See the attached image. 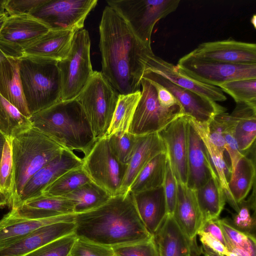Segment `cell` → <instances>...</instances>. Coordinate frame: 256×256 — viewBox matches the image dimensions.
Returning a JSON list of instances; mask_svg holds the SVG:
<instances>
[{"label": "cell", "mask_w": 256, "mask_h": 256, "mask_svg": "<svg viewBox=\"0 0 256 256\" xmlns=\"http://www.w3.org/2000/svg\"><path fill=\"white\" fill-rule=\"evenodd\" d=\"M172 216L188 238L196 239L204 220L198 206L196 190L178 182L176 199Z\"/></svg>", "instance_id": "cell-25"}, {"label": "cell", "mask_w": 256, "mask_h": 256, "mask_svg": "<svg viewBox=\"0 0 256 256\" xmlns=\"http://www.w3.org/2000/svg\"><path fill=\"white\" fill-rule=\"evenodd\" d=\"M12 141L6 140L0 162V191L11 196L12 183Z\"/></svg>", "instance_id": "cell-45"}, {"label": "cell", "mask_w": 256, "mask_h": 256, "mask_svg": "<svg viewBox=\"0 0 256 256\" xmlns=\"http://www.w3.org/2000/svg\"><path fill=\"white\" fill-rule=\"evenodd\" d=\"M31 127L28 118L0 94V132L12 140L14 137Z\"/></svg>", "instance_id": "cell-36"}, {"label": "cell", "mask_w": 256, "mask_h": 256, "mask_svg": "<svg viewBox=\"0 0 256 256\" xmlns=\"http://www.w3.org/2000/svg\"><path fill=\"white\" fill-rule=\"evenodd\" d=\"M114 256H116V255L115 254Z\"/></svg>", "instance_id": "cell-61"}, {"label": "cell", "mask_w": 256, "mask_h": 256, "mask_svg": "<svg viewBox=\"0 0 256 256\" xmlns=\"http://www.w3.org/2000/svg\"><path fill=\"white\" fill-rule=\"evenodd\" d=\"M90 40L86 29L75 32L68 57L58 63L62 82V100L75 99L92 76Z\"/></svg>", "instance_id": "cell-8"}, {"label": "cell", "mask_w": 256, "mask_h": 256, "mask_svg": "<svg viewBox=\"0 0 256 256\" xmlns=\"http://www.w3.org/2000/svg\"><path fill=\"white\" fill-rule=\"evenodd\" d=\"M187 134L186 186L193 190H196L212 178L216 177L208 158L205 145L188 116Z\"/></svg>", "instance_id": "cell-18"}, {"label": "cell", "mask_w": 256, "mask_h": 256, "mask_svg": "<svg viewBox=\"0 0 256 256\" xmlns=\"http://www.w3.org/2000/svg\"><path fill=\"white\" fill-rule=\"evenodd\" d=\"M8 16L6 12L0 14V32Z\"/></svg>", "instance_id": "cell-56"}, {"label": "cell", "mask_w": 256, "mask_h": 256, "mask_svg": "<svg viewBox=\"0 0 256 256\" xmlns=\"http://www.w3.org/2000/svg\"><path fill=\"white\" fill-rule=\"evenodd\" d=\"M5 0H0V14L5 13L4 4Z\"/></svg>", "instance_id": "cell-57"}, {"label": "cell", "mask_w": 256, "mask_h": 256, "mask_svg": "<svg viewBox=\"0 0 256 256\" xmlns=\"http://www.w3.org/2000/svg\"><path fill=\"white\" fill-rule=\"evenodd\" d=\"M154 237L158 256H199L202 254V248L198 246L196 239L188 237L172 215H167Z\"/></svg>", "instance_id": "cell-20"}, {"label": "cell", "mask_w": 256, "mask_h": 256, "mask_svg": "<svg viewBox=\"0 0 256 256\" xmlns=\"http://www.w3.org/2000/svg\"><path fill=\"white\" fill-rule=\"evenodd\" d=\"M238 204V212L232 214V218H226V220L238 230L256 236V206L252 205L244 200Z\"/></svg>", "instance_id": "cell-40"}, {"label": "cell", "mask_w": 256, "mask_h": 256, "mask_svg": "<svg viewBox=\"0 0 256 256\" xmlns=\"http://www.w3.org/2000/svg\"><path fill=\"white\" fill-rule=\"evenodd\" d=\"M190 118L205 145L210 164L216 178L223 190L226 202L228 203L236 212H238L239 210L238 204L233 198L228 186V174L230 177L231 173L230 168L225 162L224 154L218 150L209 139L207 130L208 124L202 125Z\"/></svg>", "instance_id": "cell-30"}, {"label": "cell", "mask_w": 256, "mask_h": 256, "mask_svg": "<svg viewBox=\"0 0 256 256\" xmlns=\"http://www.w3.org/2000/svg\"><path fill=\"white\" fill-rule=\"evenodd\" d=\"M32 127L65 149L80 152L86 156L95 140L90 124L75 98L60 100L28 118Z\"/></svg>", "instance_id": "cell-3"}, {"label": "cell", "mask_w": 256, "mask_h": 256, "mask_svg": "<svg viewBox=\"0 0 256 256\" xmlns=\"http://www.w3.org/2000/svg\"><path fill=\"white\" fill-rule=\"evenodd\" d=\"M158 74L174 84L192 91L214 102L226 100L222 90L218 87L208 85L194 80L178 72L175 66L154 54L150 56L145 69Z\"/></svg>", "instance_id": "cell-21"}, {"label": "cell", "mask_w": 256, "mask_h": 256, "mask_svg": "<svg viewBox=\"0 0 256 256\" xmlns=\"http://www.w3.org/2000/svg\"><path fill=\"white\" fill-rule=\"evenodd\" d=\"M82 166L90 180L111 196L119 194L128 166L120 163L113 154L106 136L96 141L83 158Z\"/></svg>", "instance_id": "cell-10"}, {"label": "cell", "mask_w": 256, "mask_h": 256, "mask_svg": "<svg viewBox=\"0 0 256 256\" xmlns=\"http://www.w3.org/2000/svg\"><path fill=\"white\" fill-rule=\"evenodd\" d=\"M47 0H5L4 8L8 16L30 14Z\"/></svg>", "instance_id": "cell-48"}, {"label": "cell", "mask_w": 256, "mask_h": 256, "mask_svg": "<svg viewBox=\"0 0 256 256\" xmlns=\"http://www.w3.org/2000/svg\"><path fill=\"white\" fill-rule=\"evenodd\" d=\"M185 256H192L190 254H188L186 255Z\"/></svg>", "instance_id": "cell-60"}, {"label": "cell", "mask_w": 256, "mask_h": 256, "mask_svg": "<svg viewBox=\"0 0 256 256\" xmlns=\"http://www.w3.org/2000/svg\"><path fill=\"white\" fill-rule=\"evenodd\" d=\"M50 30L30 14L8 16L0 32V50L6 57L20 58L28 46Z\"/></svg>", "instance_id": "cell-13"}, {"label": "cell", "mask_w": 256, "mask_h": 256, "mask_svg": "<svg viewBox=\"0 0 256 256\" xmlns=\"http://www.w3.org/2000/svg\"><path fill=\"white\" fill-rule=\"evenodd\" d=\"M188 116H179L158 132L166 147L171 168L178 183L186 184L188 177Z\"/></svg>", "instance_id": "cell-17"}, {"label": "cell", "mask_w": 256, "mask_h": 256, "mask_svg": "<svg viewBox=\"0 0 256 256\" xmlns=\"http://www.w3.org/2000/svg\"><path fill=\"white\" fill-rule=\"evenodd\" d=\"M74 222L42 226L0 249V256H24L55 240L74 233Z\"/></svg>", "instance_id": "cell-19"}, {"label": "cell", "mask_w": 256, "mask_h": 256, "mask_svg": "<svg viewBox=\"0 0 256 256\" xmlns=\"http://www.w3.org/2000/svg\"><path fill=\"white\" fill-rule=\"evenodd\" d=\"M7 139V138L0 132V162L2 157L4 145Z\"/></svg>", "instance_id": "cell-55"}, {"label": "cell", "mask_w": 256, "mask_h": 256, "mask_svg": "<svg viewBox=\"0 0 256 256\" xmlns=\"http://www.w3.org/2000/svg\"><path fill=\"white\" fill-rule=\"evenodd\" d=\"M132 194L142 223L154 236L168 214L163 186Z\"/></svg>", "instance_id": "cell-23"}, {"label": "cell", "mask_w": 256, "mask_h": 256, "mask_svg": "<svg viewBox=\"0 0 256 256\" xmlns=\"http://www.w3.org/2000/svg\"><path fill=\"white\" fill-rule=\"evenodd\" d=\"M175 69L198 82L217 87L230 80L256 78V64L223 63L194 58L188 54L178 60Z\"/></svg>", "instance_id": "cell-11"}, {"label": "cell", "mask_w": 256, "mask_h": 256, "mask_svg": "<svg viewBox=\"0 0 256 256\" xmlns=\"http://www.w3.org/2000/svg\"><path fill=\"white\" fill-rule=\"evenodd\" d=\"M162 186L166 202L168 214L172 215L176 199L178 182L172 172L168 156Z\"/></svg>", "instance_id": "cell-47"}, {"label": "cell", "mask_w": 256, "mask_h": 256, "mask_svg": "<svg viewBox=\"0 0 256 256\" xmlns=\"http://www.w3.org/2000/svg\"><path fill=\"white\" fill-rule=\"evenodd\" d=\"M141 96L128 132L137 136L158 132L180 116L184 115L180 105L166 108L159 102L156 90L148 80L142 78Z\"/></svg>", "instance_id": "cell-9"}, {"label": "cell", "mask_w": 256, "mask_h": 256, "mask_svg": "<svg viewBox=\"0 0 256 256\" xmlns=\"http://www.w3.org/2000/svg\"><path fill=\"white\" fill-rule=\"evenodd\" d=\"M112 248L77 238L70 256H114Z\"/></svg>", "instance_id": "cell-46"}, {"label": "cell", "mask_w": 256, "mask_h": 256, "mask_svg": "<svg viewBox=\"0 0 256 256\" xmlns=\"http://www.w3.org/2000/svg\"><path fill=\"white\" fill-rule=\"evenodd\" d=\"M74 203V214L94 210L112 197L106 190L92 181L86 182L64 196Z\"/></svg>", "instance_id": "cell-34"}, {"label": "cell", "mask_w": 256, "mask_h": 256, "mask_svg": "<svg viewBox=\"0 0 256 256\" xmlns=\"http://www.w3.org/2000/svg\"><path fill=\"white\" fill-rule=\"evenodd\" d=\"M224 236L234 246L256 255V236L244 234L234 228L226 218L217 219Z\"/></svg>", "instance_id": "cell-42"}, {"label": "cell", "mask_w": 256, "mask_h": 256, "mask_svg": "<svg viewBox=\"0 0 256 256\" xmlns=\"http://www.w3.org/2000/svg\"><path fill=\"white\" fill-rule=\"evenodd\" d=\"M11 141L13 172L10 206L12 208L27 181L65 148L32 126Z\"/></svg>", "instance_id": "cell-4"}, {"label": "cell", "mask_w": 256, "mask_h": 256, "mask_svg": "<svg viewBox=\"0 0 256 256\" xmlns=\"http://www.w3.org/2000/svg\"><path fill=\"white\" fill-rule=\"evenodd\" d=\"M74 203L64 196L41 194L24 202L7 214L25 219L38 220L74 214Z\"/></svg>", "instance_id": "cell-22"}, {"label": "cell", "mask_w": 256, "mask_h": 256, "mask_svg": "<svg viewBox=\"0 0 256 256\" xmlns=\"http://www.w3.org/2000/svg\"><path fill=\"white\" fill-rule=\"evenodd\" d=\"M19 58L7 57L0 64V94L26 117L30 116L23 94Z\"/></svg>", "instance_id": "cell-28"}, {"label": "cell", "mask_w": 256, "mask_h": 256, "mask_svg": "<svg viewBox=\"0 0 256 256\" xmlns=\"http://www.w3.org/2000/svg\"><path fill=\"white\" fill-rule=\"evenodd\" d=\"M142 78L158 83L166 88L178 102L184 114L202 125H208L216 116L226 110V108L216 102L179 86L148 70H144Z\"/></svg>", "instance_id": "cell-14"}, {"label": "cell", "mask_w": 256, "mask_h": 256, "mask_svg": "<svg viewBox=\"0 0 256 256\" xmlns=\"http://www.w3.org/2000/svg\"><path fill=\"white\" fill-rule=\"evenodd\" d=\"M218 116L222 124L225 150L230 160V171L232 174L238 162L245 155L238 148L234 136V123L230 114L224 112Z\"/></svg>", "instance_id": "cell-41"}, {"label": "cell", "mask_w": 256, "mask_h": 256, "mask_svg": "<svg viewBox=\"0 0 256 256\" xmlns=\"http://www.w3.org/2000/svg\"><path fill=\"white\" fill-rule=\"evenodd\" d=\"M199 231L204 232L210 234L226 246L224 234L217 222V219L205 221L204 222Z\"/></svg>", "instance_id": "cell-52"}, {"label": "cell", "mask_w": 256, "mask_h": 256, "mask_svg": "<svg viewBox=\"0 0 256 256\" xmlns=\"http://www.w3.org/2000/svg\"><path fill=\"white\" fill-rule=\"evenodd\" d=\"M163 152H166V147L158 132L138 136L119 194L128 192L130 186L142 168L155 156Z\"/></svg>", "instance_id": "cell-24"}, {"label": "cell", "mask_w": 256, "mask_h": 256, "mask_svg": "<svg viewBox=\"0 0 256 256\" xmlns=\"http://www.w3.org/2000/svg\"><path fill=\"white\" fill-rule=\"evenodd\" d=\"M90 181L92 180L82 166L64 173L48 186L42 194L62 196Z\"/></svg>", "instance_id": "cell-37"}, {"label": "cell", "mask_w": 256, "mask_h": 256, "mask_svg": "<svg viewBox=\"0 0 256 256\" xmlns=\"http://www.w3.org/2000/svg\"><path fill=\"white\" fill-rule=\"evenodd\" d=\"M102 72L122 94L140 90V81L152 49L134 34L123 18L106 6L99 26Z\"/></svg>", "instance_id": "cell-1"}, {"label": "cell", "mask_w": 256, "mask_h": 256, "mask_svg": "<svg viewBox=\"0 0 256 256\" xmlns=\"http://www.w3.org/2000/svg\"><path fill=\"white\" fill-rule=\"evenodd\" d=\"M230 115L234 123V136L238 148L246 156L255 142L256 104L236 102Z\"/></svg>", "instance_id": "cell-29"}, {"label": "cell", "mask_w": 256, "mask_h": 256, "mask_svg": "<svg viewBox=\"0 0 256 256\" xmlns=\"http://www.w3.org/2000/svg\"><path fill=\"white\" fill-rule=\"evenodd\" d=\"M75 214L38 220L16 218L4 215L0 220V249L42 226L62 222H74Z\"/></svg>", "instance_id": "cell-27"}, {"label": "cell", "mask_w": 256, "mask_h": 256, "mask_svg": "<svg viewBox=\"0 0 256 256\" xmlns=\"http://www.w3.org/2000/svg\"><path fill=\"white\" fill-rule=\"evenodd\" d=\"M106 136L113 154L120 163L128 166L132 156L138 136L129 132H121Z\"/></svg>", "instance_id": "cell-39"}, {"label": "cell", "mask_w": 256, "mask_h": 256, "mask_svg": "<svg viewBox=\"0 0 256 256\" xmlns=\"http://www.w3.org/2000/svg\"><path fill=\"white\" fill-rule=\"evenodd\" d=\"M83 158L64 149L60 154L36 172L24 185L12 210L42 194L44 190L67 171L82 166Z\"/></svg>", "instance_id": "cell-15"}, {"label": "cell", "mask_w": 256, "mask_h": 256, "mask_svg": "<svg viewBox=\"0 0 256 256\" xmlns=\"http://www.w3.org/2000/svg\"><path fill=\"white\" fill-rule=\"evenodd\" d=\"M256 168L254 160L246 155L238 162L232 172L228 186L237 204L246 197L255 182Z\"/></svg>", "instance_id": "cell-33"}, {"label": "cell", "mask_w": 256, "mask_h": 256, "mask_svg": "<svg viewBox=\"0 0 256 256\" xmlns=\"http://www.w3.org/2000/svg\"><path fill=\"white\" fill-rule=\"evenodd\" d=\"M196 194L204 222L218 218L226 200L223 190L217 178H210L202 186L196 190Z\"/></svg>", "instance_id": "cell-31"}, {"label": "cell", "mask_w": 256, "mask_h": 256, "mask_svg": "<svg viewBox=\"0 0 256 256\" xmlns=\"http://www.w3.org/2000/svg\"><path fill=\"white\" fill-rule=\"evenodd\" d=\"M112 249L118 256H158L154 236L148 240L116 246Z\"/></svg>", "instance_id": "cell-44"}, {"label": "cell", "mask_w": 256, "mask_h": 256, "mask_svg": "<svg viewBox=\"0 0 256 256\" xmlns=\"http://www.w3.org/2000/svg\"><path fill=\"white\" fill-rule=\"evenodd\" d=\"M141 91L132 94H120L113 116L105 136L117 132H128Z\"/></svg>", "instance_id": "cell-35"}, {"label": "cell", "mask_w": 256, "mask_h": 256, "mask_svg": "<svg viewBox=\"0 0 256 256\" xmlns=\"http://www.w3.org/2000/svg\"><path fill=\"white\" fill-rule=\"evenodd\" d=\"M120 94L102 72H94L76 99L81 105L96 140L105 136Z\"/></svg>", "instance_id": "cell-6"}, {"label": "cell", "mask_w": 256, "mask_h": 256, "mask_svg": "<svg viewBox=\"0 0 256 256\" xmlns=\"http://www.w3.org/2000/svg\"><path fill=\"white\" fill-rule=\"evenodd\" d=\"M10 196L9 194L0 191V208L10 204Z\"/></svg>", "instance_id": "cell-53"}, {"label": "cell", "mask_w": 256, "mask_h": 256, "mask_svg": "<svg viewBox=\"0 0 256 256\" xmlns=\"http://www.w3.org/2000/svg\"><path fill=\"white\" fill-rule=\"evenodd\" d=\"M180 0H108V6L125 21L134 34L152 49L154 26L160 19L175 11Z\"/></svg>", "instance_id": "cell-7"}, {"label": "cell", "mask_w": 256, "mask_h": 256, "mask_svg": "<svg viewBox=\"0 0 256 256\" xmlns=\"http://www.w3.org/2000/svg\"><path fill=\"white\" fill-rule=\"evenodd\" d=\"M208 134L209 139L218 150L224 154L225 150V141L223 136L222 122L218 115L208 125Z\"/></svg>", "instance_id": "cell-49"}, {"label": "cell", "mask_w": 256, "mask_h": 256, "mask_svg": "<svg viewBox=\"0 0 256 256\" xmlns=\"http://www.w3.org/2000/svg\"><path fill=\"white\" fill-rule=\"evenodd\" d=\"M74 222L77 238L112 248L154 236L142 223L130 192L112 196L94 210L75 214Z\"/></svg>", "instance_id": "cell-2"}, {"label": "cell", "mask_w": 256, "mask_h": 256, "mask_svg": "<svg viewBox=\"0 0 256 256\" xmlns=\"http://www.w3.org/2000/svg\"><path fill=\"white\" fill-rule=\"evenodd\" d=\"M256 15H254L251 19V22L254 25V28H256Z\"/></svg>", "instance_id": "cell-59"}, {"label": "cell", "mask_w": 256, "mask_h": 256, "mask_svg": "<svg viewBox=\"0 0 256 256\" xmlns=\"http://www.w3.org/2000/svg\"><path fill=\"white\" fill-rule=\"evenodd\" d=\"M97 3V0H47L30 14L50 30L76 32L83 29L88 15Z\"/></svg>", "instance_id": "cell-12"}, {"label": "cell", "mask_w": 256, "mask_h": 256, "mask_svg": "<svg viewBox=\"0 0 256 256\" xmlns=\"http://www.w3.org/2000/svg\"><path fill=\"white\" fill-rule=\"evenodd\" d=\"M202 254H204V256H223L204 245H202Z\"/></svg>", "instance_id": "cell-54"}, {"label": "cell", "mask_w": 256, "mask_h": 256, "mask_svg": "<svg viewBox=\"0 0 256 256\" xmlns=\"http://www.w3.org/2000/svg\"><path fill=\"white\" fill-rule=\"evenodd\" d=\"M58 62L28 56L19 58L23 94L30 116L61 100L62 82Z\"/></svg>", "instance_id": "cell-5"}, {"label": "cell", "mask_w": 256, "mask_h": 256, "mask_svg": "<svg viewBox=\"0 0 256 256\" xmlns=\"http://www.w3.org/2000/svg\"><path fill=\"white\" fill-rule=\"evenodd\" d=\"M75 32L71 30H50L28 46L24 56L62 60L69 54Z\"/></svg>", "instance_id": "cell-26"}, {"label": "cell", "mask_w": 256, "mask_h": 256, "mask_svg": "<svg viewBox=\"0 0 256 256\" xmlns=\"http://www.w3.org/2000/svg\"><path fill=\"white\" fill-rule=\"evenodd\" d=\"M150 82L154 86L158 100L162 106L171 108L176 105H180L176 98L166 88L158 83Z\"/></svg>", "instance_id": "cell-51"}, {"label": "cell", "mask_w": 256, "mask_h": 256, "mask_svg": "<svg viewBox=\"0 0 256 256\" xmlns=\"http://www.w3.org/2000/svg\"><path fill=\"white\" fill-rule=\"evenodd\" d=\"M188 54L194 58L238 64H256V44L232 38L200 44Z\"/></svg>", "instance_id": "cell-16"}, {"label": "cell", "mask_w": 256, "mask_h": 256, "mask_svg": "<svg viewBox=\"0 0 256 256\" xmlns=\"http://www.w3.org/2000/svg\"><path fill=\"white\" fill-rule=\"evenodd\" d=\"M202 245H204L218 254L226 256L228 250L226 247L219 240L211 236L210 234L199 231L198 234Z\"/></svg>", "instance_id": "cell-50"}, {"label": "cell", "mask_w": 256, "mask_h": 256, "mask_svg": "<svg viewBox=\"0 0 256 256\" xmlns=\"http://www.w3.org/2000/svg\"><path fill=\"white\" fill-rule=\"evenodd\" d=\"M77 238L74 233L55 240L24 256H70Z\"/></svg>", "instance_id": "cell-43"}, {"label": "cell", "mask_w": 256, "mask_h": 256, "mask_svg": "<svg viewBox=\"0 0 256 256\" xmlns=\"http://www.w3.org/2000/svg\"><path fill=\"white\" fill-rule=\"evenodd\" d=\"M166 152H161L152 159L140 171L130 186L128 192L132 194L153 189L164 184Z\"/></svg>", "instance_id": "cell-32"}, {"label": "cell", "mask_w": 256, "mask_h": 256, "mask_svg": "<svg viewBox=\"0 0 256 256\" xmlns=\"http://www.w3.org/2000/svg\"><path fill=\"white\" fill-rule=\"evenodd\" d=\"M218 88L230 96L236 102L256 104V78L230 80L222 84Z\"/></svg>", "instance_id": "cell-38"}, {"label": "cell", "mask_w": 256, "mask_h": 256, "mask_svg": "<svg viewBox=\"0 0 256 256\" xmlns=\"http://www.w3.org/2000/svg\"><path fill=\"white\" fill-rule=\"evenodd\" d=\"M6 58L7 57L5 56V54L0 50V64L3 60L6 59Z\"/></svg>", "instance_id": "cell-58"}]
</instances>
